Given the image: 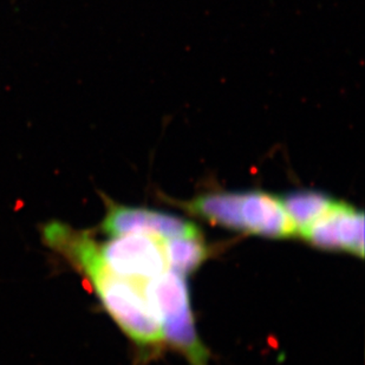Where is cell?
<instances>
[{
  "instance_id": "obj_2",
  "label": "cell",
  "mask_w": 365,
  "mask_h": 365,
  "mask_svg": "<svg viewBox=\"0 0 365 365\" xmlns=\"http://www.w3.org/2000/svg\"><path fill=\"white\" fill-rule=\"evenodd\" d=\"M142 289L161 327L163 339L181 352L190 365H208L210 355L197 334L185 276L167 269L145 282Z\"/></svg>"
},
{
  "instance_id": "obj_1",
  "label": "cell",
  "mask_w": 365,
  "mask_h": 365,
  "mask_svg": "<svg viewBox=\"0 0 365 365\" xmlns=\"http://www.w3.org/2000/svg\"><path fill=\"white\" fill-rule=\"evenodd\" d=\"M44 242L62 255L89 282L104 310L145 356L158 355L163 334L159 322L145 299L142 285L118 276L101 260L97 242L88 231L53 221L45 225Z\"/></svg>"
},
{
  "instance_id": "obj_5",
  "label": "cell",
  "mask_w": 365,
  "mask_h": 365,
  "mask_svg": "<svg viewBox=\"0 0 365 365\" xmlns=\"http://www.w3.org/2000/svg\"><path fill=\"white\" fill-rule=\"evenodd\" d=\"M302 238L327 251H344L364 257V213L336 200L330 210L299 232Z\"/></svg>"
},
{
  "instance_id": "obj_4",
  "label": "cell",
  "mask_w": 365,
  "mask_h": 365,
  "mask_svg": "<svg viewBox=\"0 0 365 365\" xmlns=\"http://www.w3.org/2000/svg\"><path fill=\"white\" fill-rule=\"evenodd\" d=\"M101 231L108 237L142 233L159 238H202L200 228L192 221L160 210L124 206L107 200V213Z\"/></svg>"
},
{
  "instance_id": "obj_7",
  "label": "cell",
  "mask_w": 365,
  "mask_h": 365,
  "mask_svg": "<svg viewBox=\"0 0 365 365\" xmlns=\"http://www.w3.org/2000/svg\"><path fill=\"white\" fill-rule=\"evenodd\" d=\"M242 192L203 194L185 203V210L222 227L242 232Z\"/></svg>"
},
{
  "instance_id": "obj_9",
  "label": "cell",
  "mask_w": 365,
  "mask_h": 365,
  "mask_svg": "<svg viewBox=\"0 0 365 365\" xmlns=\"http://www.w3.org/2000/svg\"><path fill=\"white\" fill-rule=\"evenodd\" d=\"M163 250L169 269L182 276L197 271L208 257L202 238L163 239Z\"/></svg>"
},
{
  "instance_id": "obj_6",
  "label": "cell",
  "mask_w": 365,
  "mask_h": 365,
  "mask_svg": "<svg viewBox=\"0 0 365 365\" xmlns=\"http://www.w3.org/2000/svg\"><path fill=\"white\" fill-rule=\"evenodd\" d=\"M242 232L266 238L285 239L298 235L294 221L286 212L279 197L262 190L242 192Z\"/></svg>"
},
{
  "instance_id": "obj_3",
  "label": "cell",
  "mask_w": 365,
  "mask_h": 365,
  "mask_svg": "<svg viewBox=\"0 0 365 365\" xmlns=\"http://www.w3.org/2000/svg\"><path fill=\"white\" fill-rule=\"evenodd\" d=\"M98 255L109 271L138 284L161 276L169 269L163 238L142 233L109 237L97 242Z\"/></svg>"
},
{
  "instance_id": "obj_8",
  "label": "cell",
  "mask_w": 365,
  "mask_h": 365,
  "mask_svg": "<svg viewBox=\"0 0 365 365\" xmlns=\"http://www.w3.org/2000/svg\"><path fill=\"white\" fill-rule=\"evenodd\" d=\"M280 201L285 207L286 212L294 221L298 235L299 232L321 217L330 210L336 199L330 195L314 190H297L289 192Z\"/></svg>"
}]
</instances>
